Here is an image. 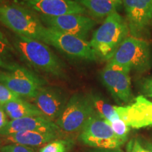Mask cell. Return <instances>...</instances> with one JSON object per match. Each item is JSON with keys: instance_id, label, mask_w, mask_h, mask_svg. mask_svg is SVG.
Returning <instances> with one entry per match:
<instances>
[{"instance_id": "30bf717a", "label": "cell", "mask_w": 152, "mask_h": 152, "mask_svg": "<svg viewBox=\"0 0 152 152\" xmlns=\"http://www.w3.org/2000/svg\"><path fill=\"white\" fill-rule=\"evenodd\" d=\"M122 3L130 33L143 39L152 26V0H122Z\"/></svg>"}, {"instance_id": "e0dca14e", "label": "cell", "mask_w": 152, "mask_h": 152, "mask_svg": "<svg viewBox=\"0 0 152 152\" xmlns=\"http://www.w3.org/2000/svg\"><path fill=\"white\" fill-rule=\"evenodd\" d=\"M83 6L92 17L97 19L106 18L122 4V0H74Z\"/></svg>"}, {"instance_id": "6da1fadb", "label": "cell", "mask_w": 152, "mask_h": 152, "mask_svg": "<svg viewBox=\"0 0 152 152\" xmlns=\"http://www.w3.org/2000/svg\"><path fill=\"white\" fill-rule=\"evenodd\" d=\"M11 44L20 60L37 71L66 79V65L47 44L24 36L15 35Z\"/></svg>"}, {"instance_id": "83f0119b", "label": "cell", "mask_w": 152, "mask_h": 152, "mask_svg": "<svg viewBox=\"0 0 152 152\" xmlns=\"http://www.w3.org/2000/svg\"><path fill=\"white\" fill-rule=\"evenodd\" d=\"M94 152H123L122 150L120 149H99Z\"/></svg>"}, {"instance_id": "f1b7e54d", "label": "cell", "mask_w": 152, "mask_h": 152, "mask_svg": "<svg viewBox=\"0 0 152 152\" xmlns=\"http://www.w3.org/2000/svg\"><path fill=\"white\" fill-rule=\"evenodd\" d=\"M4 0H0V4H2L4 2Z\"/></svg>"}, {"instance_id": "ffe728a7", "label": "cell", "mask_w": 152, "mask_h": 152, "mask_svg": "<svg viewBox=\"0 0 152 152\" xmlns=\"http://www.w3.org/2000/svg\"><path fill=\"white\" fill-rule=\"evenodd\" d=\"M14 48L0 30V67L9 70L16 63L13 61Z\"/></svg>"}, {"instance_id": "8992f818", "label": "cell", "mask_w": 152, "mask_h": 152, "mask_svg": "<svg viewBox=\"0 0 152 152\" xmlns=\"http://www.w3.org/2000/svg\"><path fill=\"white\" fill-rule=\"evenodd\" d=\"M0 83L20 97L33 99L38 91L47 85L43 77L16 63L6 72H0Z\"/></svg>"}, {"instance_id": "d4e9b609", "label": "cell", "mask_w": 152, "mask_h": 152, "mask_svg": "<svg viewBox=\"0 0 152 152\" xmlns=\"http://www.w3.org/2000/svg\"><path fill=\"white\" fill-rule=\"evenodd\" d=\"M140 88L144 96L152 97V76L144 77L139 82Z\"/></svg>"}, {"instance_id": "44dd1931", "label": "cell", "mask_w": 152, "mask_h": 152, "mask_svg": "<svg viewBox=\"0 0 152 152\" xmlns=\"http://www.w3.org/2000/svg\"><path fill=\"white\" fill-rule=\"evenodd\" d=\"M106 122L110 125L112 130H113L114 133L116 134L117 137H118L120 139L126 142V140H128V136L129 132H130V128L122 119L118 118L113 120L111 122H109V121H106Z\"/></svg>"}, {"instance_id": "603a6c76", "label": "cell", "mask_w": 152, "mask_h": 152, "mask_svg": "<svg viewBox=\"0 0 152 152\" xmlns=\"http://www.w3.org/2000/svg\"><path fill=\"white\" fill-rule=\"evenodd\" d=\"M20 98L21 97L19 95L9 90L4 85L0 83V104L1 105H4L10 101Z\"/></svg>"}, {"instance_id": "2e32d148", "label": "cell", "mask_w": 152, "mask_h": 152, "mask_svg": "<svg viewBox=\"0 0 152 152\" xmlns=\"http://www.w3.org/2000/svg\"><path fill=\"white\" fill-rule=\"evenodd\" d=\"M57 138L56 132L40 131H24L5 137V140L11 144H21L29 147L43 145L54 141Z\"/></svg>"}, {"instance_id": "4316f807", "label": "cell", "mask_w": 152, "mask_h": 152, "mask_svg": "<svg viewBox=\"0 0 152 152\" xmlns=\"http://www.w3.org/2000/svg\"><path fill=\"white\" fill-rule=\"evenodd\" d=\"M8 116L4 109L3 106L0 104V132L8 124Z\"/></svg>"}, {"instance_id": "ac0fdd59", "label": "cell", "mask_w": 152, "mask_h": 152, "mask_svg": "<svg viewBox=\"0 0 152 152\" xmlns=\"http://www.w3.org/2000/svg\"><path fill=\"white\" fill-rule=\"evenodd\" d=\"M2 106L7 116L11 120L26 117L43 116L42 113L35 104L30 103L22 98L10 101Z\"/></svg>"}, {"instance_id": "277c9868", "label": "cell", "mask_w": 152, "mask_h": 152, "mask_svg": "<svg viewBox=\"0 0 152 152\" xmlns=\"http://www.w3.org/2000/svg\"><path fill=\"white\" fill-rule=\"evenodd\" d=\"M109 63L130 72L133 70L140 73H145L151 66L149 44L141 38L128 37Z\"/></svg>"}, {"instance_id": "5bb4252c", "label": "cell", "mask_w": 152, "mask_h": 152, "mask_svg": "<svg viewBox=\"0 0 152 152\" xmlns=\"http://www.w3.org/2000/svg\"><path fill=\"white\" fill-rule=\"evenodd\" d=\"M18 2L39 15L47 16L86 13V9L74 0H20Z\"/></svg>"}, {"instance_id": "4fadbf2b", "label": "cell", "mask_w": 152, "mask_h": 152, "mask_svg": "<svg viewBox=\"0 0 152 152\" xmlns=\"http://www.w3.org/2000/svg\"><path fill=\"white\" fill-rule=\"evenodd\" d=\"M114 108L120 118L130 128L140 129L152 126V102L143 95L136 97L130 105L114 106Z\"/></svg>"}, {"instance_id": "d6986e66", "label": "cell", "mask_w": 152, "mask_h": 152, "mask_svg": "<svg viewBox=\"0 0 152 152\" xmlns=\"http://www.w3.org/2000/svg\"><path fill=\"white\" fill-rule=\"evenodd\" d=\"M90 96L95 114L109 122L120 118L115 110L114 106L108 103L99 95L92 94H90Z\"/></svg>"}, {"instance_id": "cb8c5ba5", "label": "cell", "mask_w": 152, "mask_h": 152, "mask_svg": "<svg viewBox=\"0 0 152 152\" xmlns=\"http://www.w3.org/2000/svg\"><path fill=\"white\" fill-rule=\"evenodd\" d=\"M0 152H35V151L31 147L11 143L1 147Z\"/></svg>"}, {"instance_id": "ba28073f", "label": "cell", "mask_w": 152, "mask_h": 152, "mask_svg": "<svg viewBox=\"0 0 152 152\" xmlns=\"http://www.w3.org/2000/svg\"><path fill=\"white\" fill-rule=\"evenodd\" d=\"M79 140L89 147L104 149H119L125 142L117 137L106 120L95 113L80 132Z\"/></svg>"}, {"instance_id": "52a82bcc", "label": "cell", "mask_w": 152, "mask_h": 152, "mask_svg": "<svg viewBox=\"0 0 152 152\" xmlns=\"http://www.w3.org/2000/svg\"><path fill=\"white\" fill-rule=\"evenodd\" d=\"M44 43L73 59L94 61L97 58L90 42L52 28H46Z\"/></svg>"}, {"instance_id": "9c48e42d", "label": "cell", "mask_w": 152, "mask_h": 152, "mask_svg": "<svg viewBox=\"0 0 152 152\" xmlns=\"http://www.w3.org/2000/svg\"><path fill=\"white\" fill-rule=\"evenodd\" d=\"M44 26L61 33H67L87 40L96 23L94 19L83 14H66L59 16L39 15Z\"/></svg>"}, {"instance_id": "7c38bea8", "label": "cell", "mask_w": 152, "mask_h": 152, "mask_svg": "<svg viewBox=\"0 0 152 152\" xmlns=\"http://www.w3.org/2000/svg\"><path fill=\"white\" fill-rule=\"evenodd\" d=\"M33 100L43 116L54 122L60 116L68 102L65 91L59 87L50 85L40 88Z\"/></svg>"}, {"instance_id": "8fae6325", "label": "cell", "mask_w": 152, "mask_h": 152, "mask_svg": "<svg viewBox=\"0 0 152 152\" xmlns=\"http://www.w3.org/2000/svg\"><path fill=\"white\" fill-rule=\"evenodd\" d=\"M130 71L108 63L100 73L102 83L119 103H128L132 100Z\"/></svg>"}, {"instance_id": "7402d4cb", "label": "cell", "mask_w": 152, "mask_h": 152, "mask_svg": "<svg viewBox=\"0 0 152 152\" xmlns=\"http://www.w3.org/2000/svg\"><path fill=\"white\" fill-rule=\"evenodd\" d=\"M68 146L65 140H54L44 146L39 152H66Z\"/></svg>"}, {"instance_id": "484cf974", "label": "cell", "mask_w": 152, "mask_h": 152, "mask_svg": "<svg viewBox=\"0 0 152 152\" xmlns=\"http://www.w3.org/2000/svg\"><path fill=\"white\" fill-rule=\"evenodd\" d=\"M128 147L130 148L129 152H152V149H147L144 148L137 140H134L131 142Z\"/></svg>"}, {"instance_id": "7a4b0ae2", "label": "cell", "mask_w": 152, "mask_h": 152, "mask_svg": "<svg viewBox=\"0 0 152 152\" xmlns=\"http://www.w3.org/2000/svg\"><path fill=\"white\" fill-rule=\"evenodd\" d=\"M0 23L16 35L42 42L45 41L46 27L39 15L18 1L0 4Z\"/></svg>"}, {"instance_id": "9a60e30c", "label": "cell", "mask_w": 152, "mask_h": 152, "mask_svg": "<svg viewBox=\"0 0 152 152\" xmlns=\"http://www.w3.org/2000/svg\"><path fill=\"white\" fill-rule=\"evenodd\" d=\"M58 130H60L59 128L54 121L44 116H32L11 120L7 126L0 132V135L6 137L24 131L57 132Z\"/></svg>"}, {"instance_id": "5b68a950", "label": "cell", "mask_w": 152, "mask_h": 152, "mask_svg": "<svg viewBox=\"0 0 152 152\" xmlns=\"http://www.w3.org/2000/svg\"><path fill=\"white\" fill-rule=\"evenodd\" d=\"M94 113L90 94L75 93L68 99L64 111L55 123L60 130L64 132H80Z\"/></svg>"}, {"instance_id": "f546056e", "label": "cell", "mask_w": 152, "mask_h": 152, "mask_svg": "<svg viewBox=\"0 0 152 152\" xmlns=\"http://www.w3.org/2000/svg\"><path fill=\"white\" fill-rule=\"evenodd\" d=\"M1 140H0V149H1Z\"/></svg>"}, {"instance_id": "3957f363", "label": "cell", "mask_w": 152, "mask_h": 152, "mask_svg": "<svg viewBox=\"0 0 152 152\" xmlns=\"http://www.w3.org/2000/svg\"><path fill=\"white\" fill-rule=\"evenodd\" d=\"M130 33L127 20L118 11L108 16L90 42L97 58L109 61Z\"/></svg>"}]
</instances>
